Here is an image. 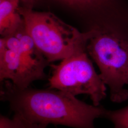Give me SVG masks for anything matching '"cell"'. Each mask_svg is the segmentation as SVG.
I'll use <instances>...</instances> for the list:
<instances>
[{"label":"cell","mask_w":128,"mask_h":128,"mask_svg":"<svg viewBox=\"0 0 128 128\" xmlns=\"http://www.w3.org/2000/svg\"><path fill=\"white\" fill-rule=\"evenodd\" d=\"M1 100L7 102L14 114L32 124L61 125L74 128H95L96 119L105 117L106 110L90 105L64 92L50 88L19 89L5 81Z\"/></svg>","instance_id":"cell-1"},{"label":"cell","mask_w":128,"mask_h":128,"mask_svg":"<svg viewBox=\"0 0 128 128\" xmlns=\"http://www.w3.org/2000/svg\"><path fill=\"white\" fill-rule=\"evenodd\" d=\"M86 50L98 66L102 79L115 102L128 99V29L94 27L90 30Z\"/></svg>","instance_id":"cell-2"},{"label":"cell","mask_w":128,"mask_h":128,"mask_svg":"<svg viewBox=\"0 0 128 128\" xmlns=\"http://www.w3.org/2000/svg\"><path fill=\"white\" fill-rule=\"evenodd\" d=\"M33 6L23 2L19 11L26 32L49 63L62 60L86 48L90 30L80 32L51 12L33 10Z\"/></svg>","instance_id":"cell-3"},{"label":"cell","mask_w":128,"mask_h":128,"mask_svg":"<svg viewBox=\"0 0 128 128\" xmlns=\"http://www.w3.org/2000/svg\"><path fill=\"white\" fill-rule=\"evenodd\" d=\"M50 63L38 49L24 26L12 35L0 38V80L9 81L19 89L44 79Z\"/></svg>","instance_id":"cell-4"},{"label":"cell","mask_w":128,"mask_h":128,"mask_svg":"<svg viewBox=\"0 0 128 128\" xmlns=\"http://www.w3.org/2000/svg\"><path fill=\"white\" fill-rule=\"evenodd\" d=\"M52 66V73L48 79L50 88L74 96L87 94L95 106H99L105 98L106 86L96 73L86 48Z\"/></svg>","instance_id":"cell-5"},{"label":"cell","mask_w":128,"mask_h":128,"mask_svg":"<svg viewBox=\"0 0 128 128\" xmlns=\"http://www.w3.org/2000/svg\"><path fill=\"white\" fill-rule=\"evenodd\" d=\"M32 4L36 0H21ZM82 13L101 19L102 24L116 23L128 16V0H55Z\"/></svg>","instance_id":"cell-6"},{"label":"cell","mask_w":128,"mask_h":128,"mask_svg":"<svg viewBox=\"0 0 128 128\" xmlns=\"http://www.w3.org/2000/svg\"><path fill=\"white\" fill-rule=\"evenodd\" d=\"M21 0H0V37L12 35L24 27L19 11Z\"/></svg>","instance_id":"cell-7"},{"label":"cell","mask_w":128,"mask_h":128,"mask_svg":"<svg viewBox=\"0 0 128 128\" xmlns=\"http://www.w3.org/2000/svg\"><path fill=\"white\" fill-rule=\"evenodd\" d=\"M105 118L111 121L114 128H128V105L119 110H107Z\"/></svg>","instance_id":"cell-8"},{"label":"cell","mask_w":128,"mask_h":128,"mask_svg":"<svg viewBox=\"0 0 128 128\" xmlns=\"http://www.w3.org/2000/svg\"><path fill=\"white\" fill-rule=\"evenodd\" d=\"M24 120L20 115L14 114L12 119L1 115L0 128H23Z\"/></svg>","instance_id":"cell-9"},{"label":"cell","mask_w":128,"mask_h":128,"mask_svg":"<svg viewBox=\"0 0 128 128\" xmlns=\"http://www.w3.org/2000/svg\"><path fill=\"white\" fill-rule=\"evenodd\" d=\"M47 126L46 124H43L30 123L24 120L23 128H46Z\"/></svg>","instance_id":"cell-10"}]
</instances>
